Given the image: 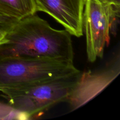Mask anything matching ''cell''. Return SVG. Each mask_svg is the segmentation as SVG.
<instances>
[{"mask_svg": "<svg viewBox=\"0 0 120 120\" xmlns=\"http://www.w3.org/2000/svg\"><path fill=\"white\" fill-rule=\"evenodd\" d=\"M71 35L52 28L36 13L19 19L0 44V57L73 63Z\"/></svg>", "mask_w": 120, "mask_h": 120, "instance_id": "6da1fadb", "label": "cell"}, {"mask_svg": "<svg viewBox=\"0 0 120 120\" xmlns=\"http://www.w3.org/2000/svg\"><path fill=\"white\" fill-rule=\"evenodd\" d=\"M82 72L46 80L25 86L0 91L8 104L27 119L41 114L57 103L66 101L76 87Z\"/></svg>", "mask_w": 120, "mask_h": 120, "instance_id": "7a4b0ae2", "label": "cell"}, {"mask_svg": "<svg viewBox=\"0 0 120 120\" xmlns=\"http://www.w3.org/2000/svg\"><path fill=\"white\" fill-rule=\"evenodd\" d=\"M80 71L74 63L0 57V91L30 85Z\"/></svg>", "mask_w": 120, "mask_h": 120, "instance_id": "3957f363", "label": "cell"}, {"mask_svg": "<svg viewBox=\"0 0 120 120\" xmlns=\"http://www.w3.org/2000/svg\"><path fill=\"white\" fill-rule=\"evenodd\" d=\"M120 8L107 0H85L83 14V29L86 39L87 59L94 62L103 58L110 34L115 35L119 22Z\"/></svg>", "mask_w": 120, "mask_h": 120, "instance_id": "277c9868", "label": "cell"}, {"mask_svg": "<svg viewBox=\"0 0 120 120\" xmlns=\"http://www.w3.org/2000/svg\"><path fill=\"white\" fill-rule=\"evenodd\" d=\"M120 72L119 55L110 65L98 71L82 73L80 78L66 101L71 110L83 106L111 83Z\"/></svg>", "mask_w": 120, "mask_h": 120, "instance_id": "5b68a950", "label": "cell"}, {"mask_svg": "<svg viewBox=\"0 0 120 120\" xmlns=\"http://www.w3.org/2000/svg\"><path fill=\"white\" fill-rule=\"evenodd\" d=\"M36 12L42 11L62 25L71 36L83 35L85 0H34Z\"/></svg>", "mask_w": 120, "mask_h": 120, "instance_id": "8992f818", "label": "cell"}, {"mask_svg": "<svg viewBox=\"0 0 120 120\" xmlns=\"http://www.w3.org/2000/svg\"><path fill=\"white\" fill-rule=\"evenodd\" d=\"M36 13L34 0H0V14L21 19Z\"/></svg>", "mask_w": 120, "mask_h": 120, "instance_id": "52a82bcc", "label": "cell"}, {"mask_svg": "<svg viewBox=\"0 0 120 120\" xmlns=\"http://www.w3.org/2000/svg\"><path fill=\"white\" fill-rule=\"evenodd\" d=\"M28 120L21 112L16 111L9 104L0 101V120Z\"/></svg>", "mask_w": 120, "mask_h": 120, "instance_id": "ba28073f", "label": "cell"}, {"mask_svg": "<svg viewBox=\"0 0 120 120\" xmlns=\"http://www.w3.org/2000/svg\"><path fill=\"white\" fill-rule=\"evenodd\" d=\"M18 20L0 14V32L7 34Z\"/></svg>", "mask_w": 120, "mask_h": 120, "instance_id": "9c48e42d", "label": "cell"}, {"mask_svg": "<svg viewBox=\"0 0 120 120\" xmlns=\"http://www.w3.org/2000/svg\"><path fill=\"white\" fill-rule=\"evenodd\" d=\"M112 6L120 8V0H107Z\"/></svg>", "mask_w": 120, "mask_h": 120, "instance_id": "30bf717a", "label": "cell"}, {"mask_svg": "<svg viewBox=\"0 0 120 120\" xmlns=\"http://www.w3.org/2000/svg\"><path fill=\"white\" fill-rule=\"evenodd\" d=\"M6 34H4V33L0 32V44L1 43H2L3 42V39L4 38V36Z\"/></svg>", "mask_w": 120, "mask_h": 120, "instance_id": "8fae6325", "label": "cell"}]
</instances>
